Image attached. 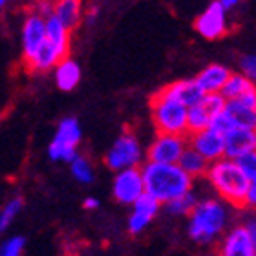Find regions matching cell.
Returning <instances> with one entry per match:
<instances>
[{"mask_svg":"<svg viewBox=\"0 0 256 256\" xmlns=\"http://www.w3.org/2000/svg\"><path fill=\"white\" fill-rule=\"evenodd\" d=\"M80 141V128L77 119L66 118L60 121L59 130L55 134L54 141L50 144V158L52 160L72 161L77 158V144Z\"/></svg>","mask_w":256,"mask_h":256,"instance_id":"cell-5","label":"cell"},{"mask_svg":"<svg viewBox=\"0 0 256 256\" xmlns=\"http://www.w3.org/2000/svg\"><path fill=\"white\" fill-rule=\"evenodd\" d=\"M24 238L20 236H15V238H11L4 244V246L0 247V256H20L22 249H24Z\"/></svg>","mask_w":256,"mask_h":256,"instance_id":"cell-30","label":"cell"},{"mask_svg":"<svg viewBox=\"0 0 256 256\" xmlns=\"http://www.w3.org/2000/svg\"><path fill=\"white\" fill-rule=\"evenodd\" d=\"M187 144L194 152L202 156L207 163H214V161L224 158V134L216 132L212 128L187 136Z\"/></svg>","mask_w":256,"mask_h":256,"instance_id":"cell-8","label":"cell"},{"mask_svg":"<svg viewBox=\"0 0 256 256\" xmlns=\"http://www.w3.org/2000/svg\"><path fill=\"white\" fill-rule=\"evenodd\" d=\"M205 176L225 202H229L232 207L247 208V192L251 182L242 174L234 161L225 158L214 161L208 165Z\"/></svg>","mask_w":256,"mask_h":256,"instance_id":"cell-2","label":"cell"},{"mask_svg":"<svg viewBox=\"0 0 256 256\" xmlns=\"http://www.w3.org/2000/svg\"><path fill=\"white\" fill-rule=\"evenodd\" d=\"M234 163L249 182L256 183V152H249V154L242 156V158L234 160Z\"/></svg>","mask_w":256,"mask_h":256,"instance_id":"cell-27","label":"cell"},{"mask_svg":"<svg viewBox=\"0 0 256 256\" xmlns=\"http://www.w3.org/2000/svg\"><path fill=\"white\" fill-rule=\"evenodd\" d=\"M72 172H74V176L82 183H90L94 180V172H92V166L88 163L86 158L77 154L74 161H72Z\"/></svg>","mask_w":256,"mask_h":256,"instance_id":"cell-25","label":"cell"},{"mask_svg":"<svg viewBox=\"0 0 256 256\" xmlns=\"http://www.w3.org/2000/svg\"><path fill=\"white\" fill-rule=\"evenodd\" d=\"M208 128H212V130H216V132L220 134H227L229 130H232V128H236L234 121H232V118H230L229 114L225 112H220L218 116H214L212 119H210V123H208Z\"/></svg>","mask_w":256,"mask_h":256,"instance_id":"cell-29","label":"cell"},{"mask_svg":"<svg viewBox=\"0 0 256 256\" xmlns=\"http://www.w3.org/2000/svg\"><path fill=\"white\" fill-rule=\"evenodd\" d=\"M178 166H180V168H182L187 176L202 178V176H205V174H207L208 163L187 144V148L183 150L182 158H180V161H178Z\"/></svg>","mask_w":256,"mask_h":256,"instance_id":"cell-20","label":"cell"},{"mask_svg":"<svg viewBox=\"0 0 256 256\" xmlns=\"http://www.w3.org/2000/svg\"><path fill=\"white\" fill-rule=\"evenodd\" d=\"M242 68H244V72H246V79H249L252 82L256 77V59L254 55H247V57H244L242 59Z\"/></svg>","mask_w":256,"mask_h":256,"instance_id":"cell-32","label":"cell"},{"mask_svg":"<svg viewBox=\"0 0 256 256\" xmlns=\"http://www.w3.org/2000/svg\"><path fill=\"white\" fill-rule=\"evenodd\" d=\"M148 216H144V214H139V212H134L128 220V230H130V234H139L141 230L150 224Z\"/></svg>","mask_w":256,"mask_h":256,"instance_id":"cell-31","label":"cell"},{"mask_svg":"<svg viewBox=\"0 0 256 256\" xmlns=\"http://www.w3.org/2000/svg\"><path fill=\"white\" fill-rule=\"evenodd\" d=\"M141 170L144 194L152 196L158 203H168L190 192L192 178L187 176L178 165L144 163Z\"/></svg>","mask_w":256,"mask_h":256,"instance_id":"cell-1","label":"cell"},{"mask_svg":"<svg viewBox=\"0 0 256 256\" xmlns=\"http://www.w3.org/2000/svg\"><path fill=\"white\" fill-rule=\"evenodd\" d=\"M251 90H254V84H252L251 80L246 79L244 75L230 74V77L227 79L222 92H220V96L224 97L225 101H232V99H240L242 96H246L247 92Z\"/></svg>","mask_w":256,"mask_h":256,"instance_id":"cell-21","label":"cell"},{"mask_svg":"<svg viewBox=\"0 0 256 256\" xmlns=\"http://www.w3.org/2000/svg\"><path fill=\"white\" fill-rule=\"evenodd\" d=\"M229 77V68H225L222 64H210V66H207L202 74L198 75L194 82L203 92V96H210V94H220Z\"/></svg>","mask_w":256,"mask_h":256,"instance_id":"cell-15","label":"cell"},{"mask_svg":"<svg viewBox=\"0 0 256 256\" xmlns=\"http://www.w3.org/2000/svg\"><path fill=\"white\" fill-rule=\"evenodd\" d=\"M152 121L158 136H187V108L161 97L158 92L150 97Z\"/></svg>","mask_w":256,"mask_h":256,"instance_id":"cell-4","label":"cell"},{"mask_svg":"<svg viewBox=\"0 0 256 256\" xmlns=\"http://www.w3.org/2000/svg\"><path fill=\"white\" fill-rule=\"evenodd\" d=\"M82 205H84L86 210H92V208H97V207H99V202H97L96 198H86Z\"/></svg>","mask_w":256,"mask_h":256,"instance_id":"cell-34","label":"cell"},{"mask_svg":"<svg viewBox=\"0 0 256 256\" xmlns=\"http://www.w3.org/2000/svg\"><path fill=\"white\" fill-rule=\"evenodd\" d=\"M225 210L216 200H205L196 203L194 210L190 212V225L188 234L194 242H210L212 238L224 230Z\"/></svg>","mask_w":256,"mask_h":256,"instance_id":"cell-3","label":"cell"},{"mask_svg":"<svg viewBox=\"0 0 256 256\" xmlns=\"http://www.w3.org/2000/svg\"><path fill=\"white\" fill-rule=\"evenodd\" d=\"M225 102L227 101H225L220 94H210V96H203V99L200 101V106H202L203 112L208 116V119H212L214 116H218L220 112H224Z\"/></svg>","mask_w":256,"mask_h":256,"instance_id":"cell-24","label":"cell"},{"mask_svg":"<svg viewBox=\"0 0 256 256\" xmlns=\"http://www.w3.org/2000/svg\"><path fill=\"white\" fill-rule=\"evenodd\" d=\"M187 148V136H158L148 146V163L160 165H178L183 150Z\"/></svg>","mask_w":256,"mask_h":256,"instance_id":"cell-7","label":"cell"},{"mask_svg":"<svg viewBox=\"0 0 256 256\" xmlns=\"http://www.w3.org/2000/svg\"><path fill=\"white\" fill-rule=\"evenodd\" d=\"M143 192H144L143 178H141V170H139L138 166L121 170L116 176V182H114V196H116L118 202L134 203Z\"/></svg>","mask_w":256,"mask_h":256,"instance_id":"cell-12","label":"cell"},{"mask_svg":"<svg viewBox=\"0 0 256 256\" xmlns=\"http://www.w3.org/2000/svg\"><path fill=\"white\" fill-rule=\"evenodd\" d=\"M194 28L202 37L208 38V40L224 37L227 33V20H225V11L222 10L220 2H212L194 20Z\"/></svg>","mask_w":256,"mask_h":256,"instance_id":"cell-9","label":"cell"},{"mask_svg":"<svg viewBox=\"0 0 256 256\" xmlns=\"http://www.w3.org/2000/svg\"><path fill=\"white\" fill-rule=\"evenodd\" d=\"M46 22V40L55 48L60 59H68L70 54V32L54 16V13L44 18Z\"/></svg>","mask_w":256,"mask_h":256,"instance_id":"cell-16","label":"cell"},{"mask_svg":"<svg viewBox=\"0 0 256 256\" xmlns=\"http://www.w3.org/2000/svg\"><path fill=\"white\" fill-rule=\"evenodd\" d=\"M46 40V22L38 13L32 11L26 16L24 28H22V44H24V64L35 57L38 48Z\"/></svg>","mask_w":256,"mask_h":256,"instance_id":"cell-10","label":"cell"},{"mask_svg":"<svg viewBox=\"0 0 256 256\" xmlns=\"http://www.w3.org/2000/svg\"><path fill=\"white\" fill-rule=\"evenodd\" d=\"M256 202V183H251L249 192H247V207H252Z\"/></svg>","mask_w":256,"mask_h":256,"instance_id":"cell-33","label":"cell"},{"mask_svg":"<svg viewBox=\"0 0 256 256\" xmlns=\"http://www.w3.org/2000/svg\"><path fill=\"white\" fill-rule=\"evenodd\" d=\"M220 256H254V238L247 227H236L220 246Z\"/></svg>","mask_w":256,"mask_h":256,"instance_id":"cell-14","label":"cell"},{"mask_svg":"<svg viewBox=\"0 0 256 256\" xmlns=\"http://www.w3.org/2000/svg\"><path fill=\"white\" fill-rule=\"evenodd\" d=\"M158 94L165 99H170V101L182 104L187 110L200 104V101L203 99V92L198 88L194 80H176V82L163 86L161 90H158Z\"/></svg>","mask_w":256,"mask_h":256,"instance_id":"cell-13","label":"cell"},{"mask_svg":"<svg viewBox=\"0 0 256 256\" xmlns=\"http://www.w3.org/2000/svg\"><path fill=\"white\" fill-rule=\"evenodd\" d=\"M208 123H210V119H208L207 114L203 112V108L200 106V104H196V106H192L187 110V136L207 130Z\"/></svg>","mask_w":256,"mask_h":256,"instance_id":"cell-22","label":"cell"},{"mask_svg":"<svg viewBox=\"0 0 256 256\" xmlns=\"http://www.w3.org/2000/svg\"><path fill=\"white\" fill-rule=\"evenodd\" d=\"M55 79H57V86H59L60 90H64V92L74 90L75 86H77V82H79V79H80L79 64L75 62V60H72L70 57L68 59L60 60V62L57 64V74H55Z\"/></svg>","mask_w":256,"mask_h":256,"instance_id":"cell-19","label":"cell"},{"mask_svg":"<svg viewBox=\"0 0 256 256\" xmlns=\"http://www.w3.org/2000/svg\"><path fill=\"white\" fill-rule=\"evenodd\" d=\"M54 16L68 32H72L80 22V2H75V0L57 2L54 6Z\"/></svg>","mask_w":256,"mask_h":256,"instance_id":"cell-18","label":"cell"},{"mask_svg":"<svg viewBox=\"0 0 256 256\" xmlns=\"http://www.w3.org/2000/svg\"><path fill=\"white\" fill-rule=\"evenodd\" d=\"M196 198L192 196L190 192H187V194H183V196L168 202L166 207H168V210L172 214H190L194 210V207H196Z\"/></svg>","mask_w":256,"mask_h":256,"instance_id":"cell-23","label":"cell"},{"mask_svg":"<svg viewBox=\"0 0 256 256\" xmlns=\"http://www.w3.org/2000/svg\"><path fill=\"white\" fill-rule=\"evenodd\" d=\"M4 6H6V2L4 0H0V10H4Z\"/></svg>","mask_w":256,"mask_h":256,"instance_id":"cell-35","label":"cell"},{"mask_svg":"<svg viewBox=\"0 0 256 256\" xmlns=\"http://www.w3.org/2000/svg\"><path fill=\"white\" fill-rule=\"evenodd\" d=\"M139 160H141V148H139L138 139H136V136L132 132L126 130L114 143V146L110 148L106 158H104V163L110 168H114V170L121 172V170H126V168L138 166Z\"/></svg>","mask_w":256,"mask_h":256,"instance_id":"cell-6","label":"cell"},{"mask_svg":"<svg viewBox=\"0 0 256 256\" xmlns=\"http://www.w3.org/2000/svg\"><path fill=\"white\" fill-rule=\"evenodd\" d=\"M20 208H22V200H20V198H15V200H11V202L6 205L4 210L0 212V232L10 227V224L13 222V218L18 214V210H20Z\"/></svg>","mask_w":256,"mask_h":256,"instance_id":"cell-28","label":"cell"},{"mask_svg":"<svg viewBox=\"0 0 256 256\" xmlns=\"http://www.w3.org/2000/svg\"><path fill=\"white\" fill-rule=\"evenodd\" d=\"M225 112L229 114L232 121H234L236 126L240 128H251L254 130L256 126V110L246 106L240 99H232V101L225 102Z\"/></svg>","mask_w":256,"mask_h":256,"instance_id":"cell-17","label":"cell"},{"mask_svg":"<svg viewBox=\"0 0 256 256\" xmlns=\"http://www.w3.org/2000/svg\"><path fill=\"white\" fill-rule=\"evenodd\" d=\"M134 205H136V210H134V212L144 214V216H148V218H154L156 214H158V210H160V203L156 202L152 196L144 194V192L134 202Z\"/></svg>","mask_w":256,"mask_h":256,"instance_id":"cell-26","label":"cell"},{"mask_svg":"<svg viewBox=\"0 0 256 256\" xmlns=\"http://www.w3.org/2000/svg\"><path fill=\"white\" fill-rule=\"evenodd\" d=\"M224 158L225 160H238L242 156L254 152L256 148V132L251 128L236 126L224 136Z\"/></svg>","mask_w":256,"mask_h":256,"instance_id":"cell-11","label":"cell"}]
</instances>
